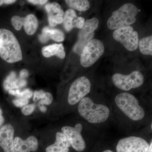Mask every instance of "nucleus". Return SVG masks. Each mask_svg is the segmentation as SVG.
Returning a JSON list of instances; mask_svg holds the SVG:
<instances>
[{
  "instance_id": "obj_5",
  "label": "nucleus",
  "mask_w": 152,
  "mask_h": 152,
  "mask_svg": "<svg viewBox=\"0 0 152 152\" xmlns=\"http://www.w3.org/2000/svg\"><path fill=\"white\" fill-rule=\"evenodd\" d=\"M112 81L118 88L129 91L141 86L144 83V77L140 71H135L128 75L115 74L112 76Z\"/></svg>"
},
{
  "instance_id": "obj_29",
  "label": "nucleus",
  "mask_w": 152,
  "mask_h": 152,
  "mask_svg": "<svg viewBox=\"0 0 152 152\" xmlns=\"http://www.w3.org/2000/svg\"><path fill=\"white\" fill-rule=\"evenodd\" d=\"M85 23V20L83 18L81 17H77L73 24V28H77L81 29Z\"/></svg>"
},
{
  "instance_id": "obj_16",
  "label": "nucleus",
  "mask_w": 152,
  "mask_h": 152,
  "mask_svg": "<svg viewBox=\"0 0 152 152\" xmlns=\"http://www.w3.org/2000/svg\"><path fill=\"white\" fill-rule=\"evenodd\" d=\"M42 54L46 58L56 56L60 59L64 58L66 53L63 44H54L43 47L42 50Z\"/></svg>"
},
{
  "instance_id": "obj_26",
  "label": "nucleus",
  "mask_w": 152,
  "mask_h": 152,
  "mask_svg": "<svg viewBox=\"0 0 152 152\" xmlns=\"http://www.w3.org/2000/svg\"><path fill=\"white\" fill-rule=\"evenodd\" d=\"M40 100L41 101L39 102V105H48L50 104L53 102V96L50 93L45 92Z\"/></svg>"
},
{
  "instance_id": "obj_37",
  "label": "nucleus",
  "mask_w": 152,
  "mask_h": 152,
  "mask_svg": "<svg viewBox=\"0 0 152 152\" xmlns=\"http://www.w3.org/2000/svg\"><path fill=\"white\" fill-rule=\"evenodd\" d=\"M102 152H114L113 151L110 150H106L105 151H104Z\"/></svg>"
},
{
  "instance_id": "obj_23",
  "label": "nucleus",
  "mask_w": 152,
  "mask_h": 152,
  "mask_svg": "<svg viewBox=\"0 0 152 152\" xmlns=\"http://www.w3.org/2000/svg\"><path fill=\"white\" fill-rule=\"evenodd\" d=\"M94 33H91L86 37L79 38L77 43L74 48V51L79 55L81 54L84 48L87 44L90 42L93 38Z\"/></svg>"
},
{
  "instance_id": "obj_28",
  "label": "nucleus",
  "mask_w": 152,
  "mask_h": 152,
  "mask_svg": "<svg viewBox=\"0 0 152 152\" xmlns=\"http://www.w3.org/2000/svg\"><path fill=\"white\" fill-rule=\"evenodd\" d=\"M29 99L22 98H18L14 99L12 101L13 103L16 107H22L27 105L29 103Z\"/></svg>"
},
{
  "instance_id": "obj_35",
  "label": "nucleus",
  "mask_w": 152,
  "mask_h": 152,
  "mask_svg": "<svg viewBox=\"0 0 152 152\" xmlns=\"http://www.w3.org/2000/svg\"><path fill=\"white\" fill-rule=\"evenodd\" d=\"M4 122V117L2 115V114H0V127L2 126Z\"/></svg>"
},
{
  "instance_id": "obj_19",
  "label": "nucleus",
  "mask_w": 152,
  "mask_h": 152,
  "mask_svg": "<svg viewBox=\"0 0 152 152\" xmlns=\"http://www.w3.org/2000/svg\"><path fill=\"white\" fill-rule=\"evenodd\" d=\"M99 20L97 18L87 20L84 25L79 32V38L84 37L89 35L91 33L97 29L99 26Z\"/></svg>"
},
{
  "instance_id": "obj_6",
  "label": "nucleus",
  "mask_w": 152,
  "mask_h": 152,
  "mask_svg": "<svg viewBox=\"0 0 152 152\" xmlns=\"http://www.w3.org/2000/svg\"><path fill=\"white\" fill-rule=\"evenodd\" d=\"M104 47L102 42L94 39L87 44L81 54L80 64L84 67H89L103 54Z\"/></svg>"
},
{
  "instance_id": "obj_20",
  "label": "nucleus",
  "mask_w": 152,
  "mask_h": 152,
  "mask_svg": "<svg viewBox=\"0 0 152 152\" xmlns=\"http://www.w3.org/2000/svg\"><path fill=\"white\" fill-rule=\"evenodd\" d=\"M76 12L72 9H69L64 14L63 23L64 28L67 31H70L73 28V24L77 18Z\"/></svg>"
},
{
  "instance_id": "obj_2",
  "label": "nucleus",
  "mask_w": 152,
  "mask_h": 152,
  "mask_svg": "<svg viewBox=\"0 0 152 152\" xmlns=\"http://www.w3.org/2000/svg\"><path fill=\"white\" fill-rule=\"evenodd\" d=\"M0 57L9 63L17 62L23 58L20 46L13 33L0 29Z\"/></svg>"
},
{
  "instance_id": "obj_11",
  "label": "nucleus",
  "mask_w": 152,
  "mask_h": 152,
  "mask_svg": "<svg viewBox=\"0 0 152 152\" xmlns=\"http://www.w3.org/2000/svg\"><path fill=\"white\" fill-rule=\"evenodd\" d=\"M14 133V128L10 124H7L0 127V146L4 152H15Z\"/></svg>"
},
{
  "instance_id": "obj_32",
  "label": "nucleus",
  "mask_w": 152,
  "mask_h": 152,
  "mask_svg": "<svg viewBox=\"0 0 152 152\" xmlns=\"http://www.w3.org/2000/svg\"><path fill=\"white\" fill-rule=\"evenodd\" d=\"M28 72L26 69H23L20 73L19 77L20 78L25 79L28 76Z\"/></svg>"
},
{
  "instance_id": "obj_8",
  "label": "nucleus",
  "mask_w": 152,
  "mask_h": 152,
  "mask_svg": "<svg viewBox=\"0 0 152 152\" xmlns=\"http://www.w3.org/2000/svg\"><path fill=\"white\" fill-rule=\"evenodd\" d=\"M149 143L141 137L129 136L120 139L117 143V152H147Z\"/></svg>"
},
{
  "instance_id": "obj_38",
  "label": "nucleus",
  "mask_w": 152,
  "mask_h": 152,
  "mask_svg": "<svg viewBox=\"0 0 152 152\" xmlns=\"http://www.w3.org/2000/svg\"><path fill=\"white\" fill-rule=\"evenodd\" d=\"M152 123L151 124V130H152Z\"/></svg>"
},
{
  "instance_id": "obj_10",
  "label": "nucleus",
  "mask_w": 152,
  "mask_h": 152,
  "mask_svg": "<svg viewBox=\"0 0 152 152\" xmlns=\"http://www.w3.org/2000/svg\"><path fill=\"white\" fill-rule=\"evenodd\" d=\"M83 126L77 123L75 126H66L61 128L62 132L65 135L71 146L78 152H83L86 148V144L82 135Z\"/></svg>"
},
{
  "instance_id": "obj_15",
  "label": "nucleus",
  "mask_w": 152,
  "mask_h": 152,
  "mask_svg": "<svg viewBox=\"0 0 152 152\" xmlns=\"http://www.w3.org/2000/svg\"><path fill=\"white\" fill-rule=\"evenodd\" d=\"M48 15L49 24L52 27L54 26V20L58 17H63L64 11L61 6L57 2L49 3L45 7Z\"/></svg>"
},
{
  "instance_id": "obj_33",
  "label": "nucleus",
  "mask_w": 152,
  "mask_h": 152,
  "mask_svg": "<svg viewBox=\"0 0 152 152\" xmlns=\"http://www.w3.org/2000/svg\"><path fill=\"white\" fill-rule=\"evenodd\" d=\"M16 1L14 0H0V6L2 5L3 4H13Z\"/></svg>"
},
{
  "instance_id": "obj_36",
  "label": "nucleus",
  "mask_w": 152,
  "mask_h": 152,
  "mask_svg": "<svg viewBox=\"0 0 152 152\" xmlns=\"http://www.w3.org/2000/svg\"><path fill=\"white\" fill-rule=\"evenodd\" d=\"M147 152H152V140H151V141L149 143V147L148 149Z\"/></svg>"
},
{
  "instance_id": "obj_31",
  "label": "nucleus",
  "mask_w": 152,
  "mask_h": 152,
  "mask_svg": "<svg viewBox=\"0 0 152 152\" xmlns=\"http://www.w3.org/2000/svg\"><path fill=\"white\" fill-rule=\"evenodd\" d=\"M28 2L31 3L35 5H42L45 4L48 2V1L46 0H28Z\"/></svg>"
},
{
  "instance_id": "obj_13",
  "label": "nucleus",
  "mask_w": 152,
  "mask_h": 152,
  "mask_svg": "<svg viewBox=\"0 0 152 152\" xmlns=\"http://www.w3.org/2000/svg\"><path fill=\"white\" fill-rule=\"evenodd\" d=\"M70 144L65 135L62 132L56 134V141L46 149V152H69Z\"/></svg>"
},
{
  "instance_id": "obj_25",
  "label": "nucleus",
  "mask_w": 152,
  "mask_h": 152,
  "mask_svg": "<svg viewBox=\"0 0 152 152\" xmlns=\"http://www.w3.org/2000/svg\"><path fill=\"white\" fill-rule=\"evenodd\" d=\"M23 17L15 15L11 19L12 24L17 31H19L21 29L23 26Z\"/></svg>"
},
{
  "instance_id": "obj_4",
  "label": "nucleus",
  "mask_w": 152,
  "mask_h": 152,
  "mask_svg": "<svg viewBox=\"0 0 152 152\" xmlns=\"http://www.w3.org/2000/svg\"><path fill=\"white\" fill-rule=\"evenodd\" d=\"M138 12V9L134 5L131 3L125 4L113 12L107 22L108 27L112 30H116L129 26L135 23L136 16Z\"/></svg>"
},
{
  "instance_id": "obj_17",
  "label": "nucleus",
  "mask_w": 152,
  "mask_h": 152,
  "mask_svg": "<svg viewBox=\"0 0 152 152\" xmlns=\"http://www.w3.org/2000/svg\"><path fill=\"white\" fill-rule=\"evenodd\" d=\"M22 79L17 77L16 73L15 72H11L6 77L3 83L4 89L9 91L11 90L19 89L21 88Z\"/></svg>"
},
{
  "instance_id": "obj_3",
  "label": "nucleus",
  "mask_w": 152,
  "mask_h": 152,
  "mask_svg": "<svg viewBox=\"0 0 152 152\" xmlns=\"http://www.w3.org/2000/svg\"><path fill=\"white\" fill-rule=\"evenodd\" d=\"M115 102L118 108L132 121H140L145 116V109L132 94L126 92L118 94L115 98Z\"/></svg>"
},
{
  "instance_id": "obj_22",
  "label": "nucleus",
  "mask_w": 152,
  "mask_h": 152,
  "mask_svg": "<svg viewBox=\"0 0 152 152\" xmlns=\"http://www.w3.org/2000/svg\"><path fill=\"white\" fill-rule=\"evenodd\" d=\"M140 51L145 55H152V36L142 38L138 42Z\"/></svg>"
},
{
  "instance_id": "obj_34",
  "label": "nucleus",
  "mask_w": 152,
  "mask_h": 152,
  "mask_svg": "<svg viewBox=\"0 0 152 152\" xmlns=\"http://www.w3.org/2000/svg\"><path fill=\"white\" fill-rule=\"evenodd\" d=\"M39 107L40 110L42 112V113H45L47 111V108L46 107L44 106L43 105H39Z\"/></svg>"
},
{
  "instance_id": "obj_24",
  "label": "nucleus",
  "mask_w": 152,
  "mask_h": 152,
  "mask_svg": "<svg viewBox=\"0 0 152 152\" xmlns=\"http://www.w3.org/2000/svg\"><path fill=\"white\" fill-rule=\"evenodd\" d=\"M8 92L10 94L15 96L17 97L24 98L28 99H31L33 95L31 90L28 88L26 89L21 91L20 90L17 89L11 90Z\"/></svg>"
},
{
  "instance_id": "obj_21",
  "label": "nucleus",
  "mask_w": 152,
  "mask_h": 152,
  "mask_svg": "<svg viewBox=\"0 0 152 152\" xmlns=\"http://www.w3.org/2000/svg\"><path fill=\"white\" fill-rule=\"evenodd\" d=\"M65 2L69 7L80 12L86 11L90 7L89 2L87 0H66Z\"/></svg>"
},
{
  "instance_id": "obj_9",
  "label": "nucleus",
  "mask_w": 152,
  "mask_h": 152,
  "mask_svg": "<svg viewBox=\"0 0 152 152\" xmlns=\"http://www.w3.org/2000/svg\"><path fill=\"white\" fill-rule=\"evenodd\" d=\"M113 37L129 51L136 50L138 46V34L131 26L115 30Z\"/></svg>"
},
{
  "instance_id": "obj_12",
  "label": "nucleus",
  "mask_w": 152,
  "mask_h": 152,
  "mask_svg": "<svg viewBox=\"0 0 152 152\" xmlns=\"http://www.w3.org/2000/svg\"><path fill=\"white\" fill-rule=\"evenodd\" d=\"M38 148V140L34 136H30L25 140L19 137H16L14 140L15 152H35Z\"/></svg>"
},
{
  "instance_id": "obj_27",
  "label": "nucleus",
  "mask_w": 152,
  "mask_h": 152,
  "mask_svg": "<svg viewBox=\"0 0 152 152\" xmlns=\"http://www.w3.org/2000/svg\"><path fill=\"white\" fill-rule=\"evenodd\" d=\"M36 108V106L34 104H27L22 108L21 112L22 113L26 116L29 115H31Z\"/></svg>"
},
{
  "instance_id": "obj_30",
  "label": "nucleus",
  "mask_w": 152,
  "mask_h": 152,
  "mask_svg": "<svg viewBox=\"0 0 152 152\" xmlns=\"http://www.w3.org/2000/svg\"><path fill=\"white\" fill-rule=\"evenodd\" d=\"M45 92L43 90L36 91L34 93V96L33 98L34 102H37L39 100H40L44 95Z\"/></svg>"
},
{
  "instance_id": "obj_1",
  "label": "nucleus",
  "mask_w": 152,
  "mask_h": 152,
  "mask_svg": "<svg viewBox=\"0 0 152 152\" xmlns=\"http://www.w3.org/2000/svg\"><path fill=\"white\" fill-rule=\"evenodd\" d=\"M79 115L88 123L101 124L107 121L110 115V109L104 104L96 103L91 98L85 97L78 105Z\"/></svg>"
},
{
  "instance_id": "obj_14",
  "label": "nucleus",
  "mask_w": 152,
  "mask_h": 152,
  "mask_svg": "<svg viewBox=\"0 0 152 152\" xmlns=\"http://www.w3.org/2000/svg\"><path fill=\"white\" fill-rule=\"evenodd\" d=\"M39 40L42 43H46L50 39L57 42L64 41L65 36L61 30L57 29H50L45 27L43 29L42 33L39 37Z\"/></svg>"
},
{
  "instance_id": "obj_18",
  "label": "nucleus",
  "mask_w": 152,
  "mask_h": 152,
  "mask_svg": "<svg viewBox=\"0 0 152 152\" xmlns=\"http://www.w3.org/2000/svg\"><path fill=\"white\" fill-rule=\"evenodd\" d=\"M23 26L26 33L28 35H32L37 29V19L33 14L28 15L25 18H23Z\"/></svg>"
},
{
  "instance_id": "obj_7",
  "label": "nucleus",
  "mask_w": 152,
  "mask_h": 152,
  "mask_svg": "<svg viewBox=\"0 0 152 152\" xmlns=\"http://www.w3.org/2000/svg\"><path fill=\"white\" fill-rule=\"evenodd\" d=\"M91 83L84 76L76 79L71 85L68 96V102L71 105L79 103L90 93Z\"/></svg>"
}]
</instances>
